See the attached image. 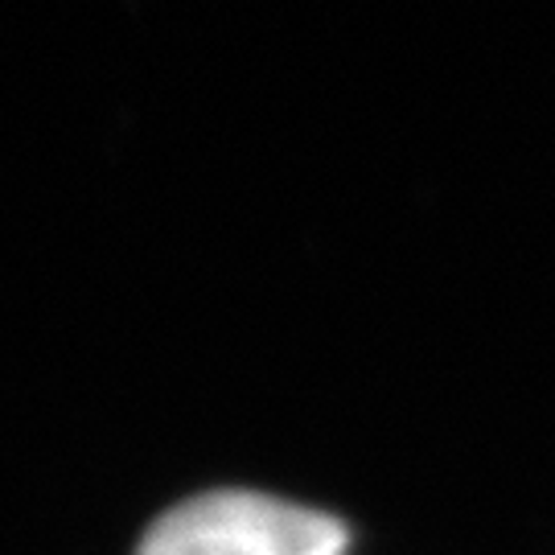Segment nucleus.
<instances>
[{
	"label": "nucleus",
	"mask_w": 555,
	"mask_h": 555,
	"mask_svg": "<svg viewBox=\"0 0 555 555\" xmlns=\"http://www.w3.org/2000/svg\"><path fill=\"white\" fill-rule=\"evenodd\" d=\"M346 522L256 490L185 498L144 531L137 555H346Z\"/></svg>",
	"instance_id": "nucleus-1"
}]
</instances>
